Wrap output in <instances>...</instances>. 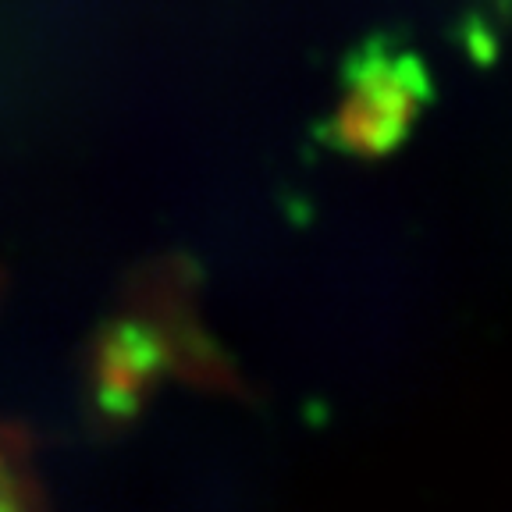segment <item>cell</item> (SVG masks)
Returning a JSON list of instances; mask_svg holds the SVG:
<instances>
[{
	"mask_svg": "<svg viewBox=\"0 0 512 512\" xmlns=\"http://www.w3.org/2000/svg\"><path fill=\"white\" fill-rule=\"evenodd\" d=\"M0 512H29V498H25L22 480H18L15 466L0 452Z\"/></svg>",
	"mask_w": 512,
	"mask_h": 512,
	"instance_id": "6da1fadb",
	"label": "cell"
}]
</instances>
